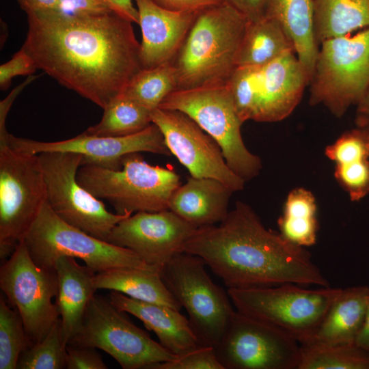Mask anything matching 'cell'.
Returning <instances> with one entry per match:
<instances>
[{"instance_id":"d6986e66","label":"cell","mask_w":369,"mask_h":369,"mask_svg":"<svg viewBox=\"0 0 369 369\" xmlns=\"http://www.w3.org/2000/svg\"><path fill=\"white\" fill-rule=\"evenodd\" d=\"M139 15L141 68L172 63L198 13L166 10L152 0H133Z\"/></svg>"},{"instance_id":"d4e9b609","label":"cell","mask_w":369,"mask_h":369,"mask_svg":"<svg viewBox=\"0 0 369 369\" xmlns=\"http://www.w3.org/2000/svg\"><path fill=\"white\" fill-rule=\"evenodd\" d=\"M94 286L97 290L120 292L137 300L165 305L178 310L182 308L163 281L161 273L154 269L122 267L98 272Z\"/></svg>"},{"instance_id":"7402d4cb","label":"cell","mask_w":369,"mask_h":369,"mask_svg":"<svg viewBox=\"0 0 369 369\" xmlns=\"http://www.w3.org/2000/svg\"><path fill=\"white\" fill-rule=\"evenodd\" d=\"M75 259L61 256L54 262L58 279L55 303L60 316L62 336L67 344L79 327L97 290L94 286L96 272L79 264Z\"/></svg>"},{"instance_id":"44dd1931","label":"cell","mask_w":369,"mask_h":369,"mask_svg":"<svg viewBox=\"0 0 369 369\" xmlns=\"http://www.w3.org/2000/svg\"><path fill=\"white\" fill-rule=\"evenodd\" d=\"M233 192L217 179L191 176L173 192L168 209L197 228L214 226L227 217Z\"/></svg>"},{"instance_id":"5b68a950","label":"cell","mask_w":369,"mask_h":369,"mask_svg":"<svg viewBox=\"0 0 369 369\" xmlns=\"http://www.w3.org/2000/svg\"><path fill=\"white\" fill-rule=\"evenodd\" d=\"M342 288L306 289L294 284L228 288L236 310L269 324L296 340L301 345L312 340L328 309Z\"/></svg>"},{"instance_id":"83f0119b","label":"cell","mask_w":369,"mask_h":369,"mask_svg":"<svg viewBox=\"0 0 369 369\" xmlns=\"http://www.w3.org/2000/svg\"><path fill=\"white\" fill-rule=\"evenodd\" d=\"M314 195L303 188L292 189L288 195L283 215L277 220L280 234L301 247L314 245L318 223Z\"/></svg>"},{"instance_id":"d6a6232c","label":"cell","mask_w":369,"mask_h":369,"mask_svg":"<svg viewBox=\"0 0 369 369\" xmlns=\"http://www.w3.org/2000/svg\"><path fill=\"white\" fill-rule=\"evenodd\" d=\"M66 347L59 319L42 340L29 346L20 355L17 368H66Z\"/></svg>"},{"instance_id":"60d3db41","label":"cell","mask_w":369,"mask_h":369,"mask_svg":"<svg viewBox=\"0 0 369 369\" xmlns=\"http://www.w3.org/2000/svg\"><path fill=\"white\" fill-rule=\"evenodd\" d=\"M249 20H256L264 16L266 0H226Z\"/></svg>"},{"instance_id":"ee69618b","label":"cell","mask_w":369,"mask_h":369,"mask_svg":"<svg viewBox=\"0 0 369 369\" xmlns=\"http://www.w3.org/2000/svg\"><path fill=\"white\" fill-rule=\"evenodd\" d=\"M21 10L26 12H62L59 0H17Z\"/></svg>"},{"instance_id":"7bdbcfd3","label":"cell","mask_w":369,"mask_h":369,"mask_svg":"<svg viewBox=\"0 0 369 369\" xmlns=\"http://www.w3.org/2000/svg\"><path fill=\"white\" fill-rule=\"evenodd\" d=\"M37 77L38 76L36 75H29L25 81L12 90L9 95L0 102V137H3L8 133L5 128V120L14 100L22 90Z\"/></svg>"},{"instance_id":"7c38bea8","label":"cell","mask_w":369,"mask_h":369,"mask_svg":"<svg viewBox=\"0 0 369 369\" xmlns=\"http://www.w3.org/2000/svg\"><path fill=\"white\" fill-rule=\"evenodd\" d=\"M38 154L46 182L47 203L68 224L107 241L115 226L132 215L107 210L100 199L79 184L77 173L81 154L63 152Z\"/></svg>"},{"instance_id":"2e32d148","label":"cell","mask_w":369,"mask_h":369,"mask_svg":"<svg viewBox=\"0 0 369 369\" xmlns=\"http://www.w3.org/2000/svg\"><path fill=\"white\" fill-rule=\"evenodd\" d=\"M0 142L33 154L45 152L78 153L82 155L81 166L95 165L111 169H121L123 157L131 153L172 154L161 130L153 123L139 133L123 137L96 136L83 132L66 140L40 141L17 137L8 133L0 139Z\"/></svg>"},{"instance_id":"e575fe53","label":"cell","mask_w":369,"mask_h":369,"mask_svg":"<svg viewBox=\"0 0 369 369\" xmlns=\"http://www.w3.org/2000/svg\"><path fill=\"white\" fill-rule=\"evenodd\" d=\"M334 176L351 201H359L369 193L368 159L353 157L336 163Z\"/></svg>"},{"instance_id":"8d00e7d4","label":"cell","mask_w":369,"mask_h":369,"mask_svg":"<svg viewBox=\"0 0 369 369\" xmlns=\"http://www.w3.org/2000/svg\"><path fill=\"white\" fill-rule=\"evenodd\" d=\"M37 67L30 55L21 48L10 60L0 66V87L6 90L13 77L20 75H32Z\"/></svg>"},{"instance_id":"f546056e","label":"cell","mask_w":369,"mask_h":369,"mask_svg":"<svg viewBox=\"0 0 369 369\" xmlns=\"http://www.w3.org/2000/svg\"><path fill=\"white\" fill-rule=\"evenodd\" d=\"M177 88V77L172 63L141 68L122 92L151 111Z\"/></svg>"},{"instance_id":"4316f807","label":"cell","mask_w":369,"mask_h":369,"mask_svg":"<svg viewBox=\"0 0 369 369\" xmlns=\"http://www.w3.org/2000/svg\"><path fill=\"white\" fill-rule=\"evenodd\" d=\"M319 44L369 27V0H312Z\"/></svg>"},{"instance_id":"3957f363","label":"cell","mask_w":369,"mask_h":369,"mask_svg":"<svg viewBox=\"0 0 369 369\" xmlns=\"http://www.w3.org/2000/svg\"><path fill=\"white\" fill-rule=\"evenodd\" d=\"M249 20L227 1L199 12L172 62L178 89L227 82Z\"/></svg>"},{"instance_id":"277c9868","label":"cell","mask_w":369,"mask_h":369,"mask_svg":"<svg viewBox=\"0 0 369 369\" xmlns=\"http://www.w3.org/2000/svg\"><path fill=\"white\" fill-rule=\"evenodd\" d=\"M77 180L118 214L167 210L172 194L181 184L174 169L151 165L139 152L125 155L120 169L82 165Z\"/></svg>"},{"instance_id":"ac0fdd59","label":"cell","mask_w":369,"mask_h":369,"mask_svg":"<svg viewBox=\"0 0 369 369\" xmlns=\"http://www.w3.org/2000/svg\"><path fill=\"white\" fill-rule=\"evenodd\" d=\"M309 83L305 68L293 51L260 66L254 121L276 122L287 118Z\"/></svg>"},{"instance_id":"74e56055","label":"cell","mask_w":369,"mask_h":369,"mask_svg":"<svg viewBox=\"0 0 369 369\" xmlns=\"http://www.w3.org/2000/svg\"><path fill=\"white\" fill-rule=\"evenodd\" d=\"M66 350V368L68 369L107 368L96 348L67 344Z\"/></svg>"},{"instance_id":"6da1fadb","label":"cell","mask_w":369,"mask_h":369,"mask_svg":"<svg viewBox=\"0 0 369 369\" xmlns=\"http://www.w3.org/2000/svg\"><path fill=\"white\" fill-rule=\"evenodd\" d=\"M27 15L22 48L37 68L102 109L141 69L132 23L113 12Z\"/></svg>"},{"instance_id":"9a60e30c","label":"cell","mask_w":369,"mask_h":369,"mask_svg":"<svg viewBox=\"0 0 369 369\" xmlns=\"http://www.w3.org/2000/svg\"><path fill=\"white\" fill-rule=\"evenodd\" d=\"M151 121L191 176L217 179L234 192L244 189L245 181L229 167L219 144L187 114L158 107L152 111Z\"/></svg>"},{"instance_id":"e0dca14e","label":"cell","mask_w":369,"mask_h":369,"mask_svg":"<svg viewBox=\"0 0 369 369\" xmlns=\"http://www.w3.org/2000/svg\"><path fill=\"white\" fill-rule=\"evenodd\" d=\"M197 228L172 210L137 212L112 230L107 241L127 248L159 271L177 254Z\"/></svg>"},{"instance_id":"5bb4252c","label":"cell","mask_w":369,"mask_h":369,"mask_svg":"<svg viewBox=\"0 0 369 369\" xmlns=\"http://www.w3.org/2000/svg\"><path fill=\"white\" fill-rule=\"evenodd\" d=\"M214 348L223 369H297L301 346L279 329L236 310Z\"/></svg>"},{"instance_id":"f1b7e54d","label":"cell","mask_w":369,"mask_h":369,"mask_svg":"<svg viewBox=\"0 0 369 369\" xmlns=\"http://www.w3.org/2000/svg\"><path fill=\"white\" fill-rule=\"evenodd\" d=\"M103 109L101 120L84 133L96 136L123 137L139 133L152 124V111L122 93Z\"/></svg>"},{"instance_id":"9c48e42d","label":"cell","mask_w":369,"mask_h":369,"mask_svg":"<svg viewBox=\"0 0 369 369\" xmlns=\"http://www.w3.org/2000/svg\"><path fill=\"white\" fill-rule=\"evenodd\" d=\"M47 201L38 154L0 142V258L5 260L23 241Z\"/></svg>"},{"instance_id":"603a6c76","label":"cell","mask_w":369,"mask_h":369,"mask_svg":"<svg viewBox=\"0 0 369 369\" xmlns=\"http://www.w3.org/2000/svg\"><path fill=\"white\" fill-rule=\"evenodd\" d=\"M368 299V286L342 289L328 309L312 340L302 346L355 344L364 324Z\"/></svg>"},{"instance_id":"ffe728a7","label":"cell","mask_w":369,"mask_h":369,"mask_svg":"<svg viewBox=\"0 0 369 369\" xmlns=\"http://www.w3.org/2000/svg\"><path fill=\"white\" fill-rule=\"evenodd\" d=\"M111 303L118 310L139 319L153 331L159 343L175 356H180L200 346L189 319L180 310L159 303L142 301L111 290Z\"/></svg>"},{"instance_id":"ab89813d","label":"cell","mask_w":369,"mask_h":369,"mask_svg":"<svg viewBox=\"0 0 369 369\" xmlns=\"http://www.w3.org/2000/svg\"><path fill=\"white\" fill-rule=\"evenodd\" d=\"M158 5L176 12L197 13L226 0H152Z\"/></svg>"},{"instance_id":"52a82bcc","label":"cell","mask_w":369,"mask_h":369,"mask_svg":"<svg viewBox=\"0 0 369 369\" xmlns=\"http://www.w3.org/2000/svg\"><path fill=\"white\" fill-rule=\"evenodd\" d=\"M309 85V104L342 117L369 85V27L320 43Z\"/></svg>"},{"instance_id":"f6af8a7d","label":"cell","mask_w":369,"mask_h":369,"mask_svg":"<svg viewBox=\"0 0 369 369\" xmlns=\"http://www.w3.org/2000/svg\"><path fill=\"white\" fill-rule=\"evenodd\" d=\"M356 106V126L369 131V85Z\"/></svg>"},{"instance_id":"ba28073f","label":"cell","mask_w":369,"mask_h":369,"mask_svg":"<svg viewBox=\"0 0 369 369\" xmlns=\"http://www.w3.org/2000/svg\"><path fill=\"white\" fill-rule=\"evenodd\" d=\"M23 241L35 263L42 267L55 268L57 258L68 256L82 260L96 273L122 267L155 270L131 250L68 224L53 211L47 201Z\"/></svg>"},{"instance_id":"7a4b0ae2","label":"cell","mask_w":369,"mask_h":369,"mask_svg":"<svg viewBox=\"0 0 369 369\" xmlns=\"http://www.w3.org/2000/svg\"><path fill=\"white\" fill-rule=\"evenodd\" d=\"M183 251L202 258L228 288L286 284L329 286L304 247L267 230L241 201L219 225L197 228Z\"/></svg>"},{"instance_id":"f35d334b","label":"cell","mask_w":369,"mask_h":369,"mask_svg":"<svg viewBox=\"0 0 369 369\" xmlns=\"http://www.w3.org/2000/svg\"><path fill=\"white\" fill-rule=\"evenodd\" d=\"M62 12L73 14H103L112 12L103 0H59Z\"/></svg>"},{"instance_id":"b9f144b4","label":"cell","mask_w":369,"mask_h":369,"mask_svg":"<svg viewBox=\"0 0 369 369\" xmlns=\"http://www.w3.org/2000/svg\"><path fill=\"white\" fill-rule=\"evenodd\" d=\"M109 9L115 14L132 23L139 25V15L133 0H103Z\"/></svg>"},{"instance_id":"cb8c5ba5","label":"cell","mask_w":369,"mask_h":369,"mask_svg":"<svg viewBox=\"0 0 369 369\" xmlns=\"http://www.w3.org/2000/svg\"><path fill=\"white\" fill-rule=\"evenodd\" d=\"M264 16L277 21L286 31L310 83L319 51L312 0H266Z\"/></svg>"},{"instance_id":"836d02e7","label":"cell","mask_w":369,"mask_h":369,"mask_svg":"<svg viewBox=\"0 0 369 369\" xmlns=\"http://www.w3.org/2000/svg\"><path fill=\"white\" fill-rule=\"evenodd\" d=\"M260 67L238 66L228 81L233 100L241 121L254 120Z\"/></svg>"},{"instance_id":"8fae6325","label":"cell","mask_w":369,"mask_h":369,"mask_svg":"<svg viewBox=\"0 0 369 369\" xmlns=\"http://www.w3.org/2000/svg\"><path fill=\"white\" fill-rule=\"evenodd\" d=\"M68 344L101 349L123 369H149L177 357L133 324L109 299L96 295Z\"/></svg>"},{"instance_id":"d590c367","label":"cell","mask_w":369,"mask_h":369,"mask_svg":"<svg viewBox=\"0 0 369 369\" xmlns=\"http://www.w3.org/2000/svg\"><path fill=\"white\" fill-rule=\"evenodd\" d=\"M149 369H223L216 356L215 348L200 346L180 356L155 364Z\"/></svg>"},{"instance_id":"4dcf8cb0","label":"cell","mask_w":369,"mask_h":369,"mask_svg":"<svg viewBox=\"0 0 369 369\" xmlns=\"http://www.w3.org/2000/svg\"><path fill=\"white\" fill-rule=\"evenodd\" d=\"M301 346L297 369H369V351L355 344Z\"/></svg>"},{"instance_id":"bcb514c9","label":"cell","mask_w":369,"mask_h":369,"mask_svg":"<svg viewBox=\"0 0 369 369\" xmlns=\"http://www.w3.org/2000/svg\"><path fill=\"white\" fill-rule=\"evenodd\" d=\"M355 344L369 351V299L364 324L356 338Z\"/></svg>"},{"instance_id":"8992f818","label":"cell","mask_w":369,"mask_h":369,"mask_svg":"<svg viewBox=\"0 0 369 369\" xmlns=\"http://www.w3.org/2000/svg\"><path fill=\"white\" fill-rule=\"evenodd\" d=\"M159 107L180 111L193 120L219 144L229 167L245 182L259 174L262 161L243 142V122L228 81L175 90Z\"/></svg>"},{"instance_id":"30bf717a","label":"cell","mask_w":369,"mask_h":369,"mask_svg":"<svg viewBox=\"0 0 369 369\" xmlns=\"http://www.w3.org/2000/svg\"><path fill=\"white\" fill-rule=\"evenodd\" d=\"M204 260L181 252L162 269L167 288L189 315V321L201 346L215 347L219 342L234 310L231 299L210 279Z\"/></svg>"},{"instance_id":"1f68e13d","label":"cell","mask_w":369,"mask_h":369,"mask_svg":"<svg viewBox=\"0 0 369 369\" xmlns=\"http://www.w3.org/2000/svg\"><path fill=\"white\" fill-rule=\"evenodd\" d=\"M30 346L21 317L0 299V369H16L20 355Z\"/></svg>"},{"instance_id":"4fadbf2b","label":"cell","mask_w":369,"mask_h":369,"mask_svg":"<svg viewBox=\"0 0 369 369\" xmlns=\"http://www.w3.org/2000/svg\"><path fill=\"white\" fill-rule=\"evenodd\" d=\"M0 287L19 313L30 346L42 340L60 319L52 301L58 292L55 269L36 264L23 241L1 265Z\"/></svg>"},{"instance_id":"484cf974","label":"cell","mask_w":369,"mask_h":369,"mask_svg":"<svg viewBox=\"0 0 369 369\" xmlns=\"http://www.w3.org/2000/svg\"><path fill=\"white\" fill-rule=\"evenodd\" d=\"M293 51L294 45L282 26L263 16L249 20L237 59L238 66H263L282 55Z\"/></svg>"}]
</instances>
